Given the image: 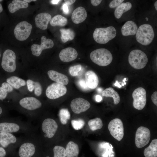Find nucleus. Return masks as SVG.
Wrapping results in <instances>:
<instances>
[{"mask_svg":"<svg viewBox=\"0 0 157 157\" xmlns=\"http://www.w3.org/2000/svg\"><path fill=\"white\" fill-rule=\"evenodd\" d=\"M151 99L154 103L156 106H157V92H154L152 94L151 97Z\"/></svg>","mask_w":157,"mask_h":157,"instance_id":"43","label":"nucleus"},{"mask_svg":"<svg viewBox=\"0 0 157 157\" xmlns=\"http://www.w3.org/2000/svg\"><path fill=\"white\" fill-rule=\"evenodd\" d=\"M1 65L3 69L7 72L11 73L15 71L16 55L13 51L7 49L4 51L3 55Z\"/></svg>","mask_w":157,"mask_h":157,"instance_id":"7","label":"nucleus"},{"mask_svg":"<svg viewBox=\"0 0 157 157\" xmlns=\"http://www.w3.org/2000/svg\"><path fill=\"white\" fill-rule=\"evenodd\" d=\"M126 78H125L124 80H123V81L124 82H125V81H126Z\"/></svg>","mask_w":157,"mask_h":157,"instance_id":"55","label":"nucleus"},{"mask_svg":"<svg viewBox=\"0 0 157 157\" xmlns=\"http://www.w3.org/2000/svg\"><path fill=\"white\" fill-rule=\"evenodd\" d=\"M87 17V13L85 8L82 6L79 7L73 12L71 19L73 22L77 24L84 21Z\"/></svg>","mask_w":157,"mask_h":157,"instance_id":"21","label":"nucleus"},{"mask_svg":"<svg viewBox=\"0 0 157 157\" xmlns=\"http://www.w3.org/2000/svg\"><path fill=\"white\" fill-rule=\"evenodd\" d=\"M88 124L90 129L93 131L100 129L103 126L102 120L98 117L89 120Z\"/></svg>","mask_w":157,"mask_h":157,"instance_id":"32","label":"nucleus"},{"mask_svg":"<svg viewBox=\"0 0 157 157\" xmlns=\"http://www.w3.org/2000/svg\"><path fill=\"white\" fill-rule=\"evenodd\" d=\"M132 6L130 2L122 3L115 8L114 12L115 17L117 19H120L123 13L131 9Z\"/></svg>","mask_w":157,"mask_h":157,"instance_id":"24","label":"nucleus"},{"mask_svg":"<svg viewBox=\"0 0 157 157\" xmlns=\"http://www.w3.org/2000/svg\"><path fill=\"white\" fill-rule=\"evenodd\" d=\"M7 92L1 87H0V100H3L6 97Z\"/></svg>","mask_w":157,"mask_h":157,"instance_id":"42","label":"nucleus"},{"mask_svg":"<svg viewBox=\"0 0 157 157\" xmlns=\"http://www.w3.org/2000/svg\"><path fill=\"white\" fill-rule=\"evenodd\" d=\"M117 31L113 26L105 28H96L93 33L95 41L100 44H105L114 39L116 36Z\"/></svg>","mask_w":157,"mask_h":157,"instance_id":"4","label":"nucleus"},{"mask_svg":"<svg viewBox=\"0 0 157 157\" xmlns=\"http://www.w3.org/2000/svg\"><path fill=\"white\" fill-rule=\"evenodd\" d=\"M58 126L56 121L51 118H47L43 120L40 125L41 130L44 137L48 139L52 138L55 135Z\"/></svg>","mask_w":157,"mask_h":157,"instance_id":"8","label":"nucleus"},{"mask_svg":"<svg viewBox=\"0 0 157 157\" xmlns=\"http://www.w3.org/2000/svg\"><path fill=\"white\" fill-rule=\"evenodd\" d=\"M3 0H0V2L2 1Z\"/></svg>","mask_w":157,"mask_h":157,"instance_id":"59","label":"nucleus"},{"mask_svg":"<svg viewBox=\"0 0 157 157\" xmlns=\"http://www.w3.org/2000/svg\"><path fill=\"white\" fill-rule=\"evenodd\" d=\"M138 28L136 23L132 20L126 22L121 28L122 35L124 36L134 35L136 34Z\"/></svg>","mask_w":157,"mask_h":157,"instance_id":"20","label":"nucleus"},{"mask_svg":"<svg viewBox=\"0 0 157 157\" xmlns=\"http://www.w3.org/2000/svg\"><path fill=\"white\" fill-rule=\"evenodd\" d=\"M128 60L130 65L136 69L144 68L148 61L147 57L145 53L138 49L133 50L130 52Z\"/></svg>","mask_w":157,"mask_h":157,"instance_id":"6","label":"nucleus"},{"mask_svg":"<svg viewBox=\"0 0 157 157\" xmlns=\"http://www.w3.org/2000/svg\"><path fill=\"white\" fill-rule=\"evenodd\" d=\"M90 58L93 63L101 66L109 65L113 59L110 52L104 48L98 49L92 51L90 53Z\"/></svg>","mask_w":157,"mask_h":157,"instance_id":"5","label":"nucleus"},{"mask_svg":"<svg viewBox=\"0 0 157 157\" xmlns=\"http://www.w3.org/2000/svg\"><path fill=\"white\" fill-rule=\"evenodd\" d=\"M48 75L50 79L56 83L63 85L68 84L69 80L66 75L53 70H50L47 72Z\"/></svg>","mask_w":157,"mask_h":157,"instance_id":"22","label":"nucleus"},{"mask_svg":"<svg viewBox=\"0 0 157 157\" xmlns=\"http://www.w3.org/2000/svg\"><path fill=\"white\" fill-rule=\"evenodd\" d=\"M20 106L28 111H33L40 108L42 106L41 102L33 97L24 98L19 101Z\"/></svg>","mask_w":157,"mask_h":157,"instance_id":"15","label":"nucleus"},{"mask_svg":"<svg viewBox=\"0 0 157 157\" xmlns=\"http://www.w3.org/2000/svg\"><path fill=\"white\" fill-rule=\"evenodd\" d=\"M23 138H18L13 133H0V144L3 148L12 146H18Z\"/></svg>","mask_w":157,"mask_h":157,"instance_id":"14","label":"nucleus"},{"mask_svg":"<svg viewBox=\"0 0 157 157\" xmlns=\"http://www.w3.org/2000/svg\"><path fill=\"white\" fill-rule=\"evenodd\" d=\"M102 96L106 97H112L114 103L115 105L118 104L120 101V98L118 93L111 87H109L104 90L102 92Z\"/></svg>","mask_w":157,"mask_h":157,"instance_id":"28","label":"nucleus"},{"mask_svg":"<svg viewBox=\"0 0 157 157\" xmlns=\"http://www.w3.org/2000/svg\"><path fill=\"white\" fill-rule=\"evenodd\" d=\"M51 19V15L49 13H43L37 15L35 18L36 26L42 30L47 29L48 24Z\"/></svg>","mask_w":157,"mask_h":157,"instance_id":"19","label":"nucleus"},{"mask_svg":"<svg viewBox=\"0 0 157 157\" xmlns=\"http://www.w3.org/2000/svg\"><path fill=\"white\" fill-rule=\"evenodd\" d=\"M59 116L61 123L65 125L67 123L68 120L70 119V115L67 109L63 108L60 111Z\"/></svg>","mask_w":157,"mask_h":157,"instance_id":"33","label":"nucleus"},{"mask_svg":"<svg viewBox=\"0 0 157 157\" xmlns=\"http://www.w3.org/2000/svg\"><path fill=\"white\" fill-rule=\"evenodd\" d=\"M151 133L147 128L141 126L138 128L135 135V142L136 146L142 148L147 144L150 140Z\"/></svg>","mask_w":157,"mask_h":157,"instance_id":"10","label":"nucleus"},{"mask_svg":"<svg viewBox=\"0 0 157 157\" xmlns=\"http://www.w3.org/2000/svg\"><path fill=\"white\" fill-rule=\"evenodd\" d=\"M62 9L65 14H67L69 13V9L67 5L65 3H63L62 6Z\"/></svg>","mask_w":157,"mask_h":157,"instance_id":"44","label":"nucleus"},{"mask_svg":"<svg viewBox=\"0 0 157 157\" xmlns=\"http://www.w3.org/2000/svg\"><path fill=\"white\" fill-rule=\"evenodd\" d=\"M37 128L30 123L21 120L13 119L0 122V133H24L25 135L36 132Z\"/></svg>","mask_w":157,"mask_h":157,"instance_id":"1","label":"nucleus"},{"mask_svg":"<svg viewBox=\"0 0 157 157\" xmlns=\"http://www.w3.org/2000/svg\"><path fill=\"white\" fill-rule=\"evenodd\" d=\"M28 6V3L24 1L14 0L9 4L8 9L10 12L13 13L20 9L26 8Z\"/></svg>","mask_w":157,"mask_h":157,"instance_id":"26","label":"nucleus"},{"mask_svg":"<svg viewBox=\"0 0 157 157\" xmlns=\"http://www.w3.org/2000/svg\"><path fill=\"white\" fill-rule=\"evenodd\" d=\"M67 20L65 17L60 15H57L51 19L50 23L52 26H64L67 24Z\"/></svg>","mask_w":157,"mask_h":157,"instance_id":"31","label":"nucleus"},{"mask_svg":"<svg viewBox=\"0 0 157 157\" xmlns=\"http://www.w3.org/2000/svg\"><path fill=\"white\" fill-rule=\"evenodd\" d=\"M1 87L7 93L11 92L13 90V87L7 83H3Z\"/></svg>","mask_w":157,"mask_h":157,"instance_id":"39","label":"nucleus"},{"mask_svg":"<svg viewBox=\"0 0 157 157\" xmlns=\"http://www.w3.org/2000/svg\"><path fill=\"white\" fill-rule=\"evenodd\" d=\"M85 82L90 89H93L97 88L99 82L98 77L93 71H88L85 74Z\"/></svg>","mask_w":157,"mask_h":157,"instance_id":"23","label":"nucleus"},{"mask_svg":"<svg viewBox=\"0 0 157 157\" xmlns=\"http://www.w3.org/2000/svg\"><path fill=\"white\" fill-rule=\"evenodd\" d=\"M54 46L53 40L49 38L47 39L45 36L41 38L40 45L34 44L31 47V50L32 54L36 56L40 55L43 50L52 48Z\"/></svg>","mask_w":157,"mask_h":157,"instance_id":"16","label":"nucleus"},{"mask_svg":"<svg viewBox=\"0 0 157 157\" xmlns=\"http://www.w3.org/2000/svg\"><path fill=\"white\" fill-rule=\"evenodd\" d=\"M76 50L72 47L65 48L60 51L59 54L60 60L65 62H68L75 59L78 56Z\"/></svg>","mask_w":157,"mask_h":157,"instance_id":"18","label":"nucleus"},{"mask_svg":"<svg viewBox=\"0 0 157 157\" xmlns=\"http://www.w3.org/2000/svg\"><path fill=\"white\" fill-rule=\"evenodd\" d=\"M155 33L152 26L150 24H144L138 28L135 34L137 41L144 46L151 44L154 37Z\"/></svg>","mask_w":157,"mask_h":157,"instance_id":"3","label":"nucleus"},{"mask_svg":"<svg viewBox=\"0 0 157 157\" xmlns=\"http://www.w3.org/2000/svg\"><path fill=\"white\" fill-rule=\"evenodd\" d=\"M65 3L67 5H71L74 3L76 0H64Z\"/></svg>","mask_w":157,"mask_h":157,"instance_id":"47","label":"nucleus"},{"mask_svg":"<svg viewBox=\"0 0 157 157\" xmlns=\"http://www.w3.org/2000/svg\"><path fill=\"white\" fill-rule=\"evenodd\" d=\"M145 157H157V139L153 140L149 146L145 148L144 151Z\"/></svg>","mask_w":157,"mask_h":157,"instance_id":"27","label":"nucleus"},{"mask_svg":"<svg viewBox=\"0 0 157 157\" xmlns=\"http://www.w3.org/2000/svg\"><path fill=\"white\" fill-rule=\"evenodd\" d=\"M154 6L156 10L157 11V1H156L154 3Z\"/></svg>","mask_w":157,"mask_h":157,"instance_id":"52","label":"nucleus"},{"mask_svg":"<svg viewBox=\"0 0 157 157\" xmlns=\"http://www.w3.org/2000/svg\"><path fill=\"white\" fill-rule=\"evenodd\" d=\"M114 85L115 86H117L119 88H120L122 87V86L119 84V83L117 81H116Z\"/></svg>","mask_w":157,"mask_h":157,"instance_id":"50","label":"nucleus"},{"mask_svg":"<svg viewBox=\"0 0 157 157\" xmlns=\"http://www.w3.org/2000/svg\"><path fill=\"white\" fill-rule=\"evenodd\" d=\"M3 10L2 6L1 4L0 3V13H1Z\"/></svg>","mask_w":157,"mask_h":157,"instance_id":"53","label":"nucleus"},{"mask_svg":"<svg viewBox=\"0 0 157 157\" xmlns=\"http://www.w3.org/2000/svg\"><path fill=\"white\" fill-rule=\"evenodd\" d=\"M2 109L1 107L0 106V115L2 114Z\"/></svg>","mask_w":157,"mask_h":157,"instance_id":"54","label":"nucleus"},{"mask_svg":"<svg viewBox=\"0 0 157 157\" xmlns=\"http://www.w3.org/2000/svg\"><path fill=\"white\" fill-rule=\"evenodd\" d=\"M6 81L13 88L16 89H18L21 87L25 85L26 84L24 80L15 76L8 78L6 79Z\"/></svg>","mask_w":157,"mask_h":157,"instance_id":"29","label":"nucleus"},{"mask_svg":"<svg viewBox=\"0 0 157 157\" xmlns=\"http://www.w3.org/2000/svg\"><path fill=\"white\" fill-rule=\"evenodd\" d=\"M23 1L27 3H29L31 1H36V0H24Z\"/></svg>","mask_w":157,"mask_h":157,"instance_id":"51","label":"nucleus"},{"mask_svg":"<svg viewBox=\"0 0 157 157\" xmlns=\"http://www.w3.org/2000/svg\"><path fill=\"white\" fill-rule=\"evenodd\" d=\"M95 100L97 102H99L102 100V97L99 95H96L95 96Z\"/></svg>","mask_w":157,"mask_h":157,"instance_id":"48","label":"nucleus"},{"mask_svg":"<svg viewBox=\"0 0 157 157\" xmlns=\"http://www.w3.org/2000/svg\"><path fill=\"white\" fill-rule=\"evenodd\" d=\"M6 151L2 147H0V157H5L6 155Z\"/></svg>","mask_w":157,"mask_h":157,"instance_id":"46","label":"nucleus"},{"mask_svg":"<svg viewBox=\"0 0 157 157\" xmlns=\"http://www.w3.org/2000/svg\"><path fill=\"white\" fill-rule=\"evenodd\" d=\"M124 83H122V86H124Z\"/></svg>","mask_w":157,"mask_h":157,"instance_id":"56","label":"nucleus"},{"mask_svg":"<svg viewBox=\"0 0 157 157\" xmlns=\"http://www.w3.org/2000/svg\"><path fill=\"white\" fill-rule=\"evenodd\" d=\"M33 81L30 79H28L27 81L26 84L28 90L31 92L34 89V85Z\"/></svg>","mask_w":157,"mask_h":157,"instance_id":"41","label":"nucleus"},{"mask_svg":"<svg viewBox=\"0 0 157 157\" xmlns=\"http://www.w3.org/2000/svg\"><path fill=\"white\" fill-rule=\"evenodd\" d=\"M60 31L61 34V39L63 43L72 40L75 37V33L71 29L62 28L60 29Z\"/></svg>","mask_w":157,"mask_h":157,"instance_id":"30","label":"nucleus"},{"mask_svg":"<svg viewBox=\"0 0 157 157\" xmlns=\"http://www.w3.org/2000/svg\"><path fill=\"white\" fill-rule=\"evenodd\" d=\"M67 92V89L65 85L54 83L47 87L46 94L49 99H54L63 96Z\"/></svg>","mask_w":157,"mask_h":157,"instance_id":"12","label":"nucleus"},{"mask_svg":"<svg viewBox=\"0 0 157 157\" xmlns=\"http://www.w3.org/2000/svg\"><path fill=\"white\" fill-rule=\"evenodd\" d=\"M81 68L82 66L80 64L72 66L69 68V72L71 76H76L78 75Z\"/></svg>","mask_w":157,"mask_h":157,"instance_id":"36","label":"nucleus"},{"mask_svg":"<svg viewBox=\"0 0 157 157\" xmlns=\"http://www.w3.org/2000/svg\"><path fill=\"white\" fill-rule=\"evenodd\" d=\"M85 124L84 121L82 119L77 120H72L71 124L73 128L76 130H79L81 129Z\"/></svg>","mask_w":157,"mask_h":157,"instance_id":"35","label":"nucleus"},{"mask_svg":"<svg viewBox=\"0 0 157 157\" xmlns=\"http://www.w3.org/2000/svg\"><path fill=\"white\" fill-rule=\"evenodd\" d=\"M32 28L31 24L26 21H23L19 23L14 30L15 37L20 41L26 40L30 35Z\"/></svg>","mask_w":157,"mask_h":157,"instance_id":"9","label":"nucleus"},{"mask_svg":"<svg viewBox=\"0 0 157 157\" xmlns=\"http://www.w3.org/2000/svg\"><path fill=\"white\" fill-rule=\"evenodd\" d=\"M61 1L59 0H53L51 1V3L53 4H57L59 1Z\"/></svg>","mask_w":157,"mask_h":157,"instance_id":"49","label":"nucleus"},{"mask_svg":"<svg viewBox=\"0 0 157 157\" xmlns=\"http://www.w3.org/2000/svg\"><path fill=\"white\" fill-rule=\"evenodd\" d=\"M39 144V139L35 132L26 135L18 146L19 156L32 157L36 153Z\"/></svg>","mask_w":157,"mask_h":157,"instance_id":"2","label":"nucleus"},{"mask_svg":"<svg viewBox=\"0 0 157 157\" xmlns=\"http://www.w3.org/2000/svg\"><path fill=\"white\" fill-rule=\"evenodd\" d=\"M90 107V104L88 101L80 97L73 99L70 104L72 110L77 114L86 111Z\"/></svg>","mask_w":157,"mask_h":157,"instance_id":"17","label":"nucleus"},{"mask_svg":"<svg viewBox=\"0 0 157 157\" xmlns=\"http://www.w3.org/2000/svg\"><path fill=\"white\" fill-rule=\"evenodd\" d=\"M124 85H126V83L124 82Z\"/></svg>","mask_w":157,"mask_h":157,"instance_id":"57","label":"nucleus"},{"mask_svg":"<svg viewBox=\"0 0 157 157\" xmlns=\"http://www.w3.org/2000/svg\"><path fill=\"white\" fill-rule=\"evenodd\" d=\"M78 84L79 87L84 90H88L90 89L87 86L85 81L83 79L79 80L78 82Z\"/></svg>","mask_w":157,"mask_h":157,"instance_id":"40","label":"nucleus"},{"mask_svg":"<svg viewBox=\"0 0 157 157\" xmlns=\"http://www.w3.org/2000/svg\"><path fill=\"white\" fill-rule=\"evenodd\" d=\"M53 157H66L65 149L64 148L58 145L55 146L53 149Z\"/></svg>","mask_w":157,"mask_h":157,"instance_id":"34","label":"nucleus"},{"mask_svg":"<svg viewBox=\"0 0 157 157\" xmlns=\"http://www.w3.org/2000/svg\"><path fill=\"white\" fill-rule=\"evenodd\" d=\"M65 149L67 157H77L79 153L78 145L73 141L67 144Z\"/></svg>","mask_w":157,"mask_h":157,"instance_id":"25","label":"nucleus"},{"mask_svg":"<svg viewBox=\"0 0 157 157\" xmlns=\"http://www.w3.org/2000/svg\"><path fill=\"white\" fill-rule=\"evenodd\" d=\"M34 94L37 96H40L42 94V88L41 85L38 82H33Z\"/></svg>","mask_w":157,"mask_h":157,"instance_id":"37","label":"nucleus"},{"mask_svg":"<svg viewBox=\"0 0 157 157\" xmlns=\"http://www.w3.org/2000/svg\"><path fill=\"white\" fill-rule=\"evenodd\" d=\"M108 128L110 132L115 138L120 141L123 138L124 135L123 124L122 120L119 118H115L109 123Z\"/></svg>","mask_w":157,"mask_h":157,"instance_id":"11","label":"nucleus"},{"mask_svg":"<svg viewBox=\"0 0 157 157\" xmlns=\"http://www.w3.org/2000/svg\"><path fill=\"white\" fill-rule=\"evenodd\" d=\"M1 57V53H0V58Z\"/></svg>","mask_w":157,"mask_h":157,"instance_id":"58","label":"nucleus"},{"mask_svg":"<svg viewBox=\"0 0 157 157\" xmlns=\"http://www.w3.org/2000/svg\"><path fill=\"white\" fill-rule=\"evenodd\" d=\"M124 0H113L109 4V7L110 8H114L117 7L123 3Z\"/></svg>","mask_w":157,"mask_h":157,"instance_id":"38","label":"nucleus"},{"mask_svg":"<svg viewBox=\"0 0 157 157\" xmlns=\"http://www.w3.org/2000/svg\"><path fill=\"white\" fill-rule=\"evenodd\" d=\"M133 99V106L138 110H141L145 107L146 103V92L143 88L139 87L135 89L132 94Z\"/></svg>","mask_w":157,"mask_h":157,"instance_id":"13","label":"nucleus"},{"mask_svg":"<svg viewBox=\"0 0 157 157\" xmlns=\"http://www.w3.org/2000/svg\"><path fill=\"white\" fill-rule=\"evenodd\" d=\"M102 1L101 0H91L90 2L93 6H97L101 3Z\"/></svg>","mask_w":157,"mask_h":157,"instance_id":"45","label":"nucleus"}]
</instances>
